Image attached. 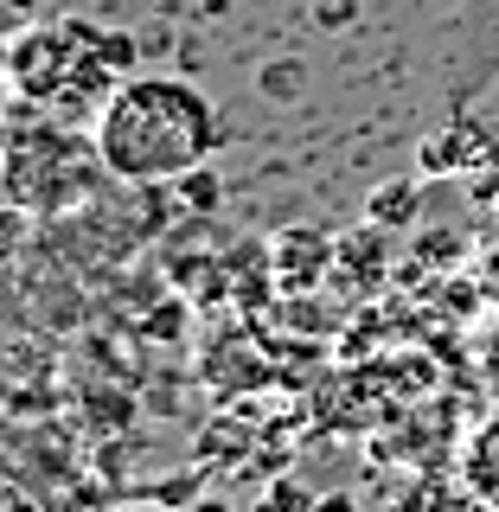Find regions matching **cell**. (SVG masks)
<instances>
[{"mask_svg": "<svg viewBox=\"0 0 499 512\" xmlns=\"http://www.w3.org/2000/svg\"><path fill=\"white\" fill-rule=\"evenodd\" d=\"M308 500H314V493H301V487H288V480H282V487L263 500V512H308Z\"/></svg>", "mask_w": 499, "mask_h": 512, "instance_id": "cell-8", "label": "cell"}, {"mask_svg": "<svg viewBox=\"0 0 499 512\" xmlns=\"http://www.w3.org/2000/svg\"><path fill=\"white\" fill-rule=\"evenodd\" d=\"M199 512H231V506H224V500H205V506H199Z\"/></svg>", "mask_w": 499, "mask_h": 512, "instance_id": "cell-11", "label": "cell"}, {"mask_svg": "<svg viewBox=\"0 0 499 512\" xmlns=\"http://www.w3.org/2000/svg\"><path fill=\"white\" fill-rule=\"evenodd\" d=\"M480 276H487V282L499 288V205H493L487 231H480Z\"/></svg>", "mask_w": 499, "mask_h": 512, "instance_id": "cell-7", "label": "cell"}, {"mask_svg": "<svg viewBox=\"0 0 499 512\" xmlns=\"http://www.w3.org/2000/svg\"><path fill=\"white\" fill-rule=\"evenodd\" d=\"M474 148H487V135H480V128L429 135V141H423V154H416V173H468V167H480V154H474Z\"/></svg>", "mask_w": 499, "mask_h": 512, "instance_id": "cell-4", "label": "cell"}, {"mask_svg": "<svg viewBox=\"0 0 499 512\" xmlns=\"http://www.w3.org/2000/svg\"><path fill=\"white\" fill-rule=\"evenodd\" d=\"M116 512H160V506H116Z\"/></svg>", "mask_w": 499, "mask_h": 512, "instance_id": "cell-12", "label": "cell"}, {"mask_svg": "<svg viewBox=\"0 0 499 512\" xmlns=\"http://www.w3.org/2000/svg\"><path fill=\"white\" fill-rule=\"evenodd\" d=\"M218 109L186 77H122L96 109L90 141L116 186H173L218 154Z\"/></svg>", "mask_w": 499, "mask_h": 512, "instance_id": "cell-1", "label": "cell"}, {"mask_svg": "<svg viewBox=\"0 0 499 512\" xmlns=\"http://www.w3.org/2000/svg\"><path fill=\"white\" fill-rule=\"evenodd\" d=\"M192 199V212H205V205H218V173H205V167H192L186 180H173Z\"/></svg>", "mask_w": 499, "mask_h": 512, "instance_id": "cell-6", "label": "cell"}, {"mask_svg": "<svg viewBox=\"0 0 499 512\" xmlns=\"http://www.w3.org/2000/svg\"><path fill=\"white\" fill-rule=\"evenodd\" d=\"M103 180H109V167L96 160V141L58 122L20 128L7 141V154H0V192H7V205H20L32 218L77 212Z\"/></svg>", "mask_w": 499, "mask_h": 512, "instance_id": "cell-3", "label": "cell"}, {"mask_svg": "<svg viewBox=\"0 0 499 512\" xmlns=\"http://www.w3.org/2000/svg\"><path fill=\"white\" fill-rule=\"evenodd\" d=\"M308 512H359V500H352V493H314Z\"/></svg>", "mask_w": 499, "mask_h": 512, "instance_id": "cell-10", "label": "cell"}, {"mask_svg": "<svg viewBox=\"0 0 499 512\" xmlns=\"http://www.w3.org/2000/svg\"><path fill=\"white\" fill-rule=\"evenodd\" d=\"M263 90H288V103H295V90H301V64H276V71H263Z\"/></svg>", "mask_w": 499, "mask_h": 512, "instance_id": "cell-9", "label": "cell"}, {"mask_svg": "<svg viewBox=\"0 0 499 512\" xmlns=\"http://www.w3.org/2000/svg\"><path fill=\"white\" fill-rule=\"evenodd\" d=\"M0 77L32 109H103L122 77H135V39L90 20H39L0 45Z\"/></svg>", "mask_w": 499, "mask_h": 512, "instance_id": "cell-2", "label": "cell"}, {"mask_svg": "<svg viewBox=\"0 0 499 512\" xmlns=\"http://www.w3.org/2000/svg\"><path fill=\"white\" fill-rule=\"evenodd\" d=\"M365 218L384 224V231H404V224L416 218V180H391V186H378L372 199H365Z\"/></svg>", "mask_w": 499, "mask_h": 512, "instance_id": "cell-5", "label": "cell"}]
</instances>
